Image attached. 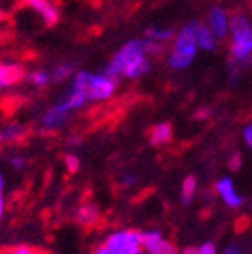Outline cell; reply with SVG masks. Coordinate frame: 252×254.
I'll return each mask as SVG.
<instances>
[{
    "label": "cell",
    "instance_id": "2e32d148",
    "mask_svg": "<svg viewBox=\"0 0 252 254\" xmlns=\"http://www.w3.org/2000/svg\"><path fill=\"white\" fill-rule=\"evenodd\" d=\"M25 134V129L18 124H11V126L4 127L2 131H0V139L2 141H16V139H20L21 136Z\"/></svg>",
    "mask_w": 252,
    "mask_h": 254
},
{
    "label": "cell",
    "instance_id": "603a6c76",
    "mask_svg": "<svg viewBox=\"0 0 252 254\" xmlns=\"http://www.w3.org/2000/svg\"><path fill=\"white\" fill-rule=\"evenodd\" d=\"M199 254H217V249H215V244L212 242H205L201 247H197Z\"/></svg>",
    "mask_w": 252,
    "mask_h": 254
},
{
    "label": "cell",
    "instance_id": "9c48e42d",
    "mask_svg": "<svg viewBox=\"0 0 252 254\" xmlns=\"http://www.w3.org/2000/svg\"><path fill=\"white\" fill-rule=\"evenodd\" d=\"M148 138H150V143H152L154 147L166 145V143H170L171 138H173V126H171L170 122L155 124V126L150 129Z\"/></svg>",
    "mask_w": 252,
    "mask_h": 254
},
{
    "label": "cell",
    "instance_id": "7c38bea8",
    "mask_svg": "<svg viewBox=\"0 0 252 254\" xmlns=\"http://www.w3.org/2000/svg\"><path fill=\"white\" fill-rule=\"evenodd\" d=\"M210 28L215 34V37H224L226 32L229 30V21L228 14H226L224 9L221 7H213L210 11Z\"/></svg>",
    "mask_w": 252,
    "mask_h": 254
},
{
    "label": "cell",
    "instance_id": "d6a6232c",
    "mask_svg": "<svg viewBox=\"0 0 252 254\" xmlns=\"http://www.w3.org/2000/svg\"><path fill=\"white\" fill-rule=\"evenodd\" d=\"M0 20H2V12H0Z\"/></svg>",
    "mask_w": 252,
    "mask_h": 254
},
{
    "label": "cell",
    "instance_id": "f1b7e54d",
    "mask_svg": "<svg viewBox=\"0 0 252 254\" xmlns=\"http://www.w3.org/2000/svg\"><path fill=\"white\" fill-rule=\"evenodd\" d=\"M224 254H244V253H242V251L238 249V247H235V246H229L228 249L224 251Z\"/></svg>",
    "mask_w": 252,
    "mask_h": 254
},
{
    "label": "cell",
    "instance_id": "6da1fadb",
    "mask_svg": "<svg viewBox=\"0 0 252 254\" xmlns=\"http://www.w3.org/2000/svg\"><path fill=\"white\" fill-rule=\"evenodd\" d=\"M148 69L150 62L146 59L145 41L132 39L117 52L110 65L104 69V74L115 79L119 74H124L127 78H138V76L145 74Z\"/></svg>",
    "mask_w": 252,
    "mask_h": 254
},
{
    "label": "cell",
    "instance_id": "83f0119b",
    "mask_svg": "<svg viewBox=\"0 0 252 254\" xmlns=\"http://www.w3.org/2000/svg\"><path fill=\"white\" fill-rule=\"evenodd\" d=\"M208 113H210L208 108H203V110L196 111V119H206V115H208Z\"/></svg>",
    "mask_w": 252,
    "mask_h": 254
},
{
    "label": "cell",
    "instance_id": "7402d4cb",
    "mask_svg": "<svg viewBox=\"0 0 252 254\" xmlns=\"http://www.w3.org/2000/svg\"><path fill=\"white\" fill-rule=\"evenodd\" d=\"M65 166H67V171H69L71 175L78 173L79 171V159L72 154H67L65 155Z\"/></svg>",
    "mask_w": 252,
    "mask_h": 254
},
{
    "label": "cell",
    "instance_id": "277c9868",
    "mask_svg": "<svg viewBox=\"0 0 252 254\" xmlns=\"http://www.w3.org/2000/svg\"><path fill=\"white\" fill-rule=\"evenodd\" d=\"M106 247L115 254H143L139 231L136 230H119L106 238Z\"/></svg>",
    "mask_w": 252,
    "mask_h": 254
},
{
    "label": "cell",
    "instance_id": "3957f363",
    "mask_svg": "<svg viewBox=\"0 0 252 254\" xmlns=\"http://www.w3.org/2000/svg\"><path fill=\"white\" fill-rule=\"evenodd\" d=\"M233 43H231V55L235 62H249L252 55V27L244 14H237L229 21Z\"/></svg>",
    "mask_w": 252,
    "mask_h": 254
},
{
    "label": "cell",
    "instance_id": "d6986e66",
    "mask_svg": "<svg viewBox=\"0 0 252 254\" xmlns=\"http://www.w3.org/2000/svg\"><path fill=\"white\" fill-rule=\"evenodd\" d=\"M30 81L36 85V87H44V85L50 81V74L44 71H34L30 74Z\"/></svg>",
    "mask_w": 252,
    "mask_h": 254
},
{
    "label": "cell",
    "instance_id": "d4e9b609",
    "mask_svg": "<svg viewBox=\"0 0 252 254\" xmlns=\"http://www.w3.org/2000/svg\"><path fill=\"white\" fill-rule=\"evenodd\" d=\"M244 139H245V143H247L249 147L252 148V124H249V126L244 129Z\"/></svg>",
    "mask_w": 252,
    "mask_h": 254
},
{
    "label": "cell",
    "instance_id": "ffe728a7",
    "mask_svg": "<svg viewBox=\"0 0 252 254\" xmlns=\"http://www.w3.org/2000/svg\"><path fill=\"white\" fill-rule=\"evenodd\" d=\"M152 254H180V251L177 249L175 244L168 242V240H162V244Z\"/></svg>",
    "mask_w": 252,
    "mask_h": 254
},
{
    "label": "cell",
    "instance_id": "ac0fdd59",
    "mask_svg": "<svg viewBox=\"0 0 252 254\" xmlns=\"http://www.w3.org/2000/svg\"><path fill=\"white\" fill-rule=\"evenodd\" d=\"M71 74H72V64H60V65H57L52 71L50 79H53V81H63V79H67Z\"/></svg>",
    "mask_w": 252,
    "mask_h": 254
},
{
    "label": "cell",
    "instance_id": "7a4b0ae2",
    "mask_svg": "<svg viewBox=\"0 0 252 254\" xmlns=\"http://www.w3.org/2000/svg\"><path fill=\"white\" fill-rule=\"evenodd\" d=\"M197 52L196 23H189L178 32L175 48L170 55V65L173 69H186L192 64Z\"/></svg>",
    "mask_w": 252,
    "mask_h": 254
},
{
    "label": "cell",
    "instance_id": "e0dca14e",
    "mask_svg": "<svg viewBox=\"0 0 252 254\" xmlns=\"http://www.w3.org/2000/svg\"><path fill=\"white\" fill-rule=\"evenodd\" d=\"M145 36L148 39L155 41V43H162V41H168L173 37V30L171 28H148L145 32Z\"/></svg>",
    "mask_w": 252,
    "mask_h": 254
},
{
    "label": "cell",
    "instance_id": "52a82bcc",
    "mask_svg": "<svg viewBox=\"0 0 252 254\" xmlns=\"http://www.w3.org/2000/svg\"><path fill=\"white\" fill-rule=\"evenodd\" d=\"M23 78H25V69L21 67L20 64L0 62V88L20 83Z\"/></svg>",
    "mask_w": 252,
    "mask_h": 254
},
{
    "label": "cell",
    "instance_id": "cb8c5ba5",
    "mask_svg": "<svg viewBox=\"0 0 252 254\" xmlns=\"http://www.w3.org/2000/svg\"><path fill=\"white\" fill-rule=\"evenodd\" d=\"M11 166L18 171H23L25 170V159L23 157H12L11 159Z\"/></svg>",
    "mask_w": 252,
    "mask_h": 254
},
{
    "label": "cell",
    "instance_id": "836d02e7",
    "mask_svg": "<svg viewBox=\"0 0 252 254\" xmlns=\"http://www.w3.org/2000/svg\"><path fill=\"white\" fill-rule=\"evenodd\" d=\"M0 141H2V139H0Z\"/></svg>",
    "mask_w": 252,
    "mask_h": 254
},
{
    "label": "cell",
    "instance_id": "44dd1931",
    "mask_svg": "<svg viewBox=\"0 0 252 254\" xmlns=\"http://www.w3.org/2000/svg\"><path fill=\"white\" fill-rule=\"evenodd\" d=\"M36 249L28 246H14V247H7V249L0 251V254H34Z\"/></svg>",
    "mask_w": 252,
    "mask_h": 254
},
{
    "label": "cell",
    "instance_id": "5bb4252c",
    "mask_svg": "<svg viewBox=\"0 0 252 254\" xmlns=\"http://www.w3.org/2000/svg\"><path fill=\"white\" fill-rule=\"evenodd\" d=\"M139 238H141V247L146 251V253H154L159 246L162 244V235L155 230H150V231H139Z\"/></svg>",
    "mask_w": 252,
    "mask_h": 254
},
{
    "label": "cell",
    "instance_id": "8992f818",
    "mask_svg": "<svg viewBox=\"0 0 252 254\" xmlns=\"http://www.w3.org/2000/svg\"><path fill=\"white\" fill-rule=\"evenodd\" d=\"M215 190H217V194L221 196V199L229 206V208H238V206L244 203L242 196L238 194L237 189H235V184H233V180L228 179V177H224V179H221V180H217Z\"/></svg>",
    "mask_w": 252,
    "mask_h": 254
},
{
    "label": "cell",
    "instance_id": "4316f807",
    "mask_svg": "<svg viewBox=\"0 0 252 254\" xmlns=\"http://www.w3.org/2000/svg\"><path fill=\"white\" fill-rule=\"evenodd\" d=\"M240 164H242L240 155L235 154V155H233V161H231V170H238V168H240Z\"/></svg>",
    "mask_w": 252,
    "mask_h": 254
},
{
    "label": "cell",
    "instance_id": "4dcf8cb0",
    "mask_svg": "<svg viewBox=\"0 0 252 254\" xmlns=\"http://www.w3.org/2000/svg\"><path fill=\"white\" fill-rule=\"evenodd\" d=\"M2 189H4V179H2V175H0V192H2Z\"/></svg>",
    "mask_w": 252,
    "mask_h": 254
},
{
    "label": "cell",
    "instance_id": "f546056e",
    "mask_svg": "<svg viewBox=\"0 0 252 254\" xmlns=\"http://www.w3.org/2000/svg\"><path fill=\"white\" fill-rule=\"evenodd\" d=\"M180 254H199V251H197L196 247H186Z\"/></svg>",
    "mask_w": 252,
    "mask_h": 254
},
{
    "label": "cell",
    "instance_id": "1f68e13d",
    "mask_svg": "<svg viewBox=\"0 0 252 254\" xmlns=\"http://www.w3.org/2000/svg\"><path fill=\"white\" fill-rule=\"evenodd\" d=\"M34 254H48V253H46V251H39V249H36V253H34Z\"/></svg>",
    "mask_w": 252,
    "mask_h": 254
},
{
    "label": "cell",
    "instance_id": "5b68a950",
    "mask_svg": "<svg viewBox=\"0 0 252 254\" xmlns=\"http://www.w3.org/2000/svg\"><path fill=\"white\" fill-rule=\"evenodd\" d=\"M117 88V79L103 74H90L87 78V95L88 101H104L110 99Z\"/></svg>",
    "mask_w": 252,
    "mask_h": 254
},
{
    "label": "cell",
    "instance_id": "30bf717a",
    "mask_svg": "<svg viewBox=\"0 0 252 254\" xmlns=\"http://www.w3.org/2000/svg\"><path fill=\"white\" fill-rule=\"evenodd\" d=\"M101 219V212H99V206L94 203H85L76 210V221L85 228L95 226Z\"/></svg>",
    "mask_w": 252,
    "mask_h": 254
},
{
    "label": "cell",
    "instance_id": "8fae6325",
    "mask_svg": "<svg viewBox=\"0 0 252 254\" xmlns=\"http://www.w3.org/2000/svg\"><path fill=\"white\" fill-rule=\"evenodd\" d=\"M25 4L39 12L46 21V25H55L59 21V11L48 0H25Z\"/></svg>",
    "mask_w": 252,
    "mask_h": 254
},
{
    "label": "cell",
    "instance_id": "4fadbf2b",
    "mask_svg": "<svg viewBox=\"0 0 252 254\" xmlns=\"http://www.w3.org/2000/svg\"><path fill=\"white\" fill-rule=\"evenodd\" d=\"M196 44L203 50H215V34L212 28L196 23Z\"/></svg>",
    "mask_w": 252,
    "mask_h": 254
},
{
    "label": "cell",
    "instance_id": "484cf974",
    "mask_svg": "<svg viewBox=\"0 0 252 254\" xmlns=\"http://www.w3.org/2000/svg\"><path fill=\"white\" fill-rule=\"evenodd\" d=\"M92 254H115L111 249H108L106 247V244H103V246H99V247H95L94 249V253Z\"/></svg>",
    "mask_w": 252,
    "mask_h": 254
},
{
    "label": "cell",
    "instance_id": "9a60e30c",
    "mask_svg": "<svg viewBox=\"0 0 252 254\" xmlns=\"http://www.w3.org/2000/svg\"><path fill=\"white\" fill-rule=\"evenodd\" d=\"M196 189H197V182L192 175H190V177H187V179L184 180V184H182L180 198L184 205H189V203L192 201L194 196H196Z\"/></svg>",
    "mask_w": 252,
    "mask_h": 254
},
{
    "label": "cell",
    "instance_id": "ba28073f",
    "mask_svg": "<svg viewBox=\"0 0 252 254\" xmlns=\"http://www.w3.org/2000/svg\"><path fill=\"white\" fill-rule=\"evenodd\" d=\"M69 113H71V110H69L63 103L57 104V106H52L46 113H44L43 126L46 127V129H55V127L63 126V124L69 120Z\"/></svg>",
    "mask_w": 252,
    "mask_h": 254
}]
</instances>
